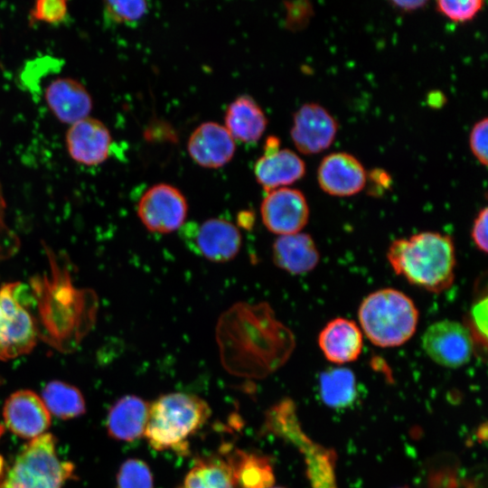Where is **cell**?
<instances>
[{"mask_svg":"<svg viewBox=\"0 0 488 488\" xmlns=\"http://www.w3.org/2000/svg\"><path fill=\"white\" fill-rule=\"evenodd\" d=\"M419 313L413 300L395 288L371 292L361 302L358 319L361 332L381 348L404 344L415 333Z\"/></svg>","mask_w":488,"mask_h":488,"instance_id":"obj_5","label":"cell"},{"mask_svg":"<svg viewBox=\"0 0 488 488\" xmlns=\"http://www.w3.org/2000/svg\"><path fill=\"white\" fill-rule=\"evenodd\" d=\"M14 282L0 286V360L32 352L39 340L34 318L14 295Z\"/></svg>","mask_w":488,"mask_h":488,"instance_id":"obj_8","label":"cell"},{"mask_svg":"<svg viewBox=\"0 0 488 488\" xmlns=\"http://www.w3.org/2000/svg\"><path fill=\"white\" fill-rule=\"evenodd\" d=\"M337 131V121L320 104L305 103L294 114L291 137L302 154L315 155L326 150L333 143Z\"/></svg>","mask_w":488,"mask_h":488,"instance_id":"obj_13","label":"cell"},{"mask_svg":"<svg viewBox=\"0 0 488 488\" xmlns=\"http://www.w3.org/2000/svg\"><path fill=\"white\" fill-rule=\"evenodd\" d=\"M264 226L278 236L300 232L307 224L309 206L304 193L282 187L267 192L260 205Z\"/></svg>","mask_w":488,"mask_h":488,"instance_id":"obj_12","label":"cell"},{"mask_svg":"<svg viewBox=\"0 0 488 488\" xmlns=\"http://www.w3.org/2000/svg\"><path fill=\"white\" fill-rule=\"evenodd\" d=\"M318 345L329 361L336 364L351 362L361 353L362 332L354 321L337 317L321 330Z\"/></svg>","mask_w":488,"mask_h":488,"instance_id":"obj_19","label":"cell"},{"mask_svg":"<svg viewBox=\"0 0 488 488\" xmlns=\"http://www.w3.org/2000/svg\"><path fill=\"white\" fill-rule=\"evenodd\" d=\"M466 327L469 329L474 341L486 345L487 339V297L474 304Z\"/></svg>","mask_w":488,"mask_h":488,"instance_id":"obj_33","label":"cell"},{"mask_svg":"<svg viewBox=\"0 0 488 488\" xmlns=\"http://www.w3.org/2000/svg\"><path fill=\"white\" fill-rule=\"evenodd\" d=\"M187 148L192 159L199 165L219 168L232 159L236 145L224 126L204 122L192 133Z\"/></svg>","mask_w":488,"mask_h":488,"instance_id":"obj_18","label":"cell"},{"mask_svg":"<svg viewBox=\"0 0 488 488\" xmlns=\"http://www.w3.org/2000/svg\"><path fill=\"white\" fill-rule=\"evenodd\" d=\"M254 174L257 182L266 192H268L303 178L305 174V164L292 150L278 149L259 157L255 164Z\"/></svg>","mask_w":488,"mask_h":488,"instance_id":"obj_20","label":"cell"},{"mask_svg":"<svg viewBox=\"0 0 488 488\" xmlns=\"http://www.w3.org/2000/svg\"><path fill=\"white\" fill-rule=\"evenodd\" d=\"M117 488H154V475L149 465L138 458H129L119 467Z\"/></svg>","mask_w":488,"mask_h":488,"instance_id":"obj_29","label":"cell"},{"mask_svg":"<svg viewBox=\"0 0 488 488\" xmlns=\"http://www.w3.org/2000/svg\"><path fill=\"white\" fill-rule=\"evenodd\" d=\"M487 219L488 209L487 207H483L475 216L471 230V237L475 247L483 253H486L488 249Z\"/></svg>","mask_w":488,"mask_h":488,"instance_id":"obj_35","label":"cell"},{"mask_svg":"<svg viewBox=\"0 0 488 488\" xmlns=\"http://www.w3.org/2000/svg\"><path fill=\"white\" fill-rule=\"evenodd\" d=\"M3 431H4V427H3V426L0 424V436H1L2 433H3Z\"/></svg>","mask_w":488,"mask_h":488,"instance_id":"obj_38","label":"cell"},{"mask_svg":"<svg viewBox=\"0 0 488 488\" xmlns=\"http://www.w3.org/2000/svg\"><path fill=\"white\" fill-rule=\"evenodd\" d=\"M49 271L29 280L38 338L62 353L74 352L94 327L99 297L73 284L69 267L42 242Z\"/></svg>","mask_w":488,"mask_h":488,"instance_id":"obj_2","label":"cell"},{"mask_svg":"<svg viewBox=\"0 0 488 488\" xmlns=\"http://www.w3.org/2000/svg\"><path fill=\"white\" fill-rule=\"evenodd\" d=\"M177 488H237L231 467L226 458H199Z\"/></svg>","mask_w":488,"mask_h":488,"instance_id":"obj_25","label":"cell"},{"mask_svg":"<svg viewBox=\"0 0 488 488\" xmlns=\"http://www.w3.org/2000/svg\"><path fill=\"white\" fill-rule=\"evenodd\" d=\"M44 100L52 115L61 123H73L89 117L93 100L86 87L71 77H58L44 89Z\"/></svg>","mask_w":488,"mask_h":488,"instance_id":"obj_17","label":"cell"},{"mask_svg":"<svg viewBox=\"0 0 488 488\" xmlns=\"http://www.w3.org/2000/svg\"><path fill=\"white\" fill-rule=\"evenodd\" d=\"M483 5L484 2L482 0H439L436 2V9L453 22L464 23L473 20Z\"/></svg>","mask_w":488,"mask_h":488,"instance_id":"obj_31","label":"cell"},{"mask_svg":"<svg viewBox=\"0 0 488 488\" xmlns=\"http://www.w3.org/2000/svg\"><path fill=\"white\" fill-rule=\"evenodd\" d=\"M274 264L292 275L313 270L320 260L313 238L304 232L278 236L272 245Z\"/></svg>","mask_w":488,"mask_h":488,"instance_id":"obj_21","label":"cell"},{"mask_svg":"<svg viewBox=\"0 0 488 488\" xmlns=\"http://www.w3.org/2000/svg\"><path fill=\"white\" fill-rule=\"evenodd\" d=\"M398 488H408V487H407V486H403V487H398Z\"/></svg>","mask_w":488,"mask_h":488,"instance_id":"obj_40","label":"cell"},{"mask_svg":"<svg viewBox=\"0 0 488 488\" xmlns=\"http://www.w3.org/2000/svg\"><path fill=\"white\" fill-rule=\"evenodd\" d=\"M5 426L23 438H35L49 428L51 413L43 400L30 389L12 393L3 408Z\"/></svg>","mask_w":488,"mask_h":488,"instance_id":"obj_15","label":"cell"},{"mask_svg":"<svg viewBox=\"0 0 488 488\" xmlns=\"http://www.w3.org/2000/svg\"><path fill=\"white\" fill-rule=\"evenodd\" d=\"M20 240L5 220V202L0 184V260L13 257L18 252Z\"/></svg>","mask_w":488,"mask_h":488,"instance_id":"obj_32","label":"cell"},{"mask_svg":"<svg viewBox=\"0 0 488 488\" xmlns=\"http://www.w3.org/2000/svg\"><path fill=\"white\" fill-rule=\"evenodd\" d=\"M224 121L225 127L231 136L244 143L259 140L267 125L264 111L248 95L238 97L229 105Z\"/></svg>","mask_w":488,"mask_h":488,"instance_id":"obj_23","label":"cell"},{"mask_svg":"<svg viewBox=\"0 0 488 488\" xmlns=\"http://www.w3.org/2000/svg\"><path fill=\"white\" fill-rule=\"evenodd\" d=\"M265 424L271 433L293 444L303 455L312 488H338L335 452L305 435L290 399H284L272 407L266 414Z\"/></svg>","mask_w":488,"mask_h":488,"instance_id":"obj_6","label":"cell"},{"mask_svg":"<svg viewBox=\"0 0 488 488\" xmlns=\"http://www.w3.org/2000/svg\"><path fill=\"white\" fill-rule=\"evenodd\" d=\"M393 271L408 283L432 293L449 288L456 265L453 239L436 231H421L393 240L387 250Z\"/></svg>","mask_w":488,"mask_h":488,"instance_id":"obj_3","label":"cell"},{"mask_svg":"<svg viewBox=\"0 0 488 488\" xmlns=\"http://www.w3.org/2000/svg\"><path fill=\"white\" fill-rule=\"evenodd\" d=\"M215 338L224 369L239 377L262 379L292 354L296 339L267 302H238L218 319Z\"/></svg>","mask_w":488,"mask_h":488,"instance_id":"obj_1","label":"cell"},{"mask_svg":"<svg viewBox=\"0 0 488 488\" xmlns=\"http://www.w3.org/2000/svg\"><path fill=\"white\" fill-rule=\"evenodd\" d=\"M148 3L137 1H106L103 14L107 22L115 24L135 25L147 13Z\"/></svg>","mask_w":488,"mask_h":488,"instance_id":"obj_28","label":"cell"},{"mask_svg":"<svg viewBox=\"0 0 488 488\" xmlns=\"http://www.w3.org/2000/svg\"><path fill=\"white\" fill-rule=\"evenodd\" d=\"M180 230L184 243L193 253L214 263L232 260L242 245L239 228L222 218H211L200 224H183Z\"/></svg>","mask_w":488,"mask_h":488,"instance_id":"obj_9","label":"cell"},{"mask_svg":"<svg viewBox=\"0 0 488 488\" xmlns=\"http://www.w3.org/2000/svg\"><path fill=\"white\" fill-rule=\"evenodd\" d=\"M3 467H4V461H3V458L0 456V474L3 472Z\"/></svg>","mask_w":488,"mask_h":488,"instance_id":"obj_37","label":"cell"},{"mask_svg":"<svg viewBox=\"0 0 488 488\" xmlns=\"http://www.w3.org/2000/svg\"><path fill=\"white\" fill-rule=\"evenodd\" d=\"M469 145L474 157L484 166L488 164V119L477 121L469 135Z\"/></svg>","mask_w":488,"mask_h":488,"instance_id":"obj_34","label":"cell"},{"mask_svg":"<svg viewBox=\"0 0 488 488\" xmlns=\"http://www.w3.org/2000/svg\"><path fill=\"white\" fill-rule=\"evenodd\" d=\"M137 216L151 232L167 234L185 224L187 201L183 192L168 183L148 188L137 203Z\"/></svg>","mask_w":488,"mask_h":488,"instance_id":"obj_10","label":"cell"},{"mask_svg":"<svg viewBox=\"0 0 488 488\" xmlns=\"http://www.w3.org/2000/svg\"><path fill=\"white\" fill-rule=\"evenodd\" d=\"M320 188L329 195L352 196L363 190L367 173L352 155L335 152L325 155L317 169Z\"/></svg>","mask_w":488,"mask_h":488,"instance_id":"obj_16","label":"cell"},{"mask_svg":"<svg viewBox=\"0 0 488 488\" xmlns=\"http://www.w3.org/2000/svg\"><path fill=\"white\" fill-rule=\"evenodd\" d=\"M421 343L433 361L447 368L465 365L474 350V340L466 325L451 320L430 324L423 333Z\"/></svg>","mask_w":488,"mask_h":488,"instance_id":"obj_11","label":"cell"},{"mask_svg":"<svg viewBox=\"0 0 488 488\" xmlns=\"http://www.w3.org/2000/svg\"><path fill=\"white\" fill-rule=\"evenodd\" d=\"M55 445L50 433L33 438L20 451L0 488H61L73 467L59 459Z\"/></svg>","mask_w":488,"mask_h":488,"instance_id":"obj_7","label":"cell"},{"mask_svg":"<svg viewBox=\"0 0 488 488\" xmlns=\"http://www.w3.org/2000/svg\"><path fill=\"white\" fill-rule=\"evenodd\" d=\"M391 4L402 10V11H405V12H411V11H415V10H418L419 8H422L426 4H427V1H420V0H416V1H412V0H409V1H392Z\"/></svg>","mask_w":488,"mask_h":488,"instance_id":"obj_36","label":"cell"},{"mask_svg":"<svg viewBox=\"0 0 488 488\" xmlns=\"http://www.w3.org/2000/svg\"><path fill=\"white\" fill-rule=\"evenodd\" d=\"M65 144L73 161L86 166H96L108 158L112 136L102 121L87 117L69 127Z\"/></svg>","mask_w":488,"mask_h":488,"instance_id":"obj_14","label":"cell"},{"mask_svg":"<svg viewBox=\"0 0 488 488\" xmlns=\"http://www.w3.org/2000/svg\"><path fill=\"white\" fill-rule=\"evenodd\" d=\"M319 388L324 403L334 408L350 407L358 396L355 375L348 368L334 367L323 371Z\"/></svg>","mask_w":488,"mask_h":488,"instance_id":"obj_26","label":"cell"},{"mask_svg":"<svg viewBox=\"0 0 488 488\" xmlns=\"http://www.w3.org/2000/svg\"><path fill=\"white\" fill-rule=\"evenodd\" d=\"M68 14V3L65 0H38L29 12V22H42L48 24L61 23Z\"/></svg>","mask_w":488,"mask_h":488,"instance_id":"obj_30","label":"cell"},{"mask_svg":"<svg viewBox=\"0 0 488 488\" xmlns=\"http://www.w3.org/2000/svg\"><path fill=\"white\" fill-rule=\"evenodd\" d=\"M150 404L144 399L127 395L117 399L107 417V431L118 441L132 442L144 436Z\"/></svg>","mask_w":488,"mask_h":488,"instance_id":"obj_22","label":"cell"},{"mask_svg":"<svg viewBox=\"0 0 488 488\" xmlns=\"http://www.w3.org/2000/svg\"><path fill=\"white\" fill-rule=\"evenodd\" d=\"M270 488H286V487H282V486H272Z\"/></svg>","mask_w":488,"mask_h":488,"instance_id":"obj_39","label":"cell"},{"mask_svg":"<svg viewBox=\"0 0 488 488\" xmlns=\"http://www.w3.org/2000/svg\"><path fill=\"white\" fill-rule=\"evenodd\" d=\"M211 413L207 402L193 394L161 395L150 403L144 436L156 451L186 455L189 437L206 423Z\"/></svg>","mask_w":488,"mask_h":488,"instance_id":"obj_4","label":"cell"},{"mask_svg":"<svg viewBox=\"0 0 488 488\" xmlns=\"http://www.w3.org/2000/svg\"><path fill=\"white\" fill-rule=\"evenodd\" d=\"M42 396L49 412L59 418H73L86 411L85 400L80 389L64 381H50L43 388Z\"/></svg>","mask_w":488,"mask_h":488,"instance_id":"obj_27","label":"cell"},{"mask_svg":"<svg viewBox=\"0 0 488 488\" xmlns=\"http://www.w3.org/2000/svg\"><path fill=\"white\" fill-rule=\"evenodd\" d=\"M237 488H270L275 483L269 457L234 449L226 455Z\"/></svg>","mask_w":488,"mask_h":488,"instance_id":"obj_24","label":"cell"}]
</instances>
